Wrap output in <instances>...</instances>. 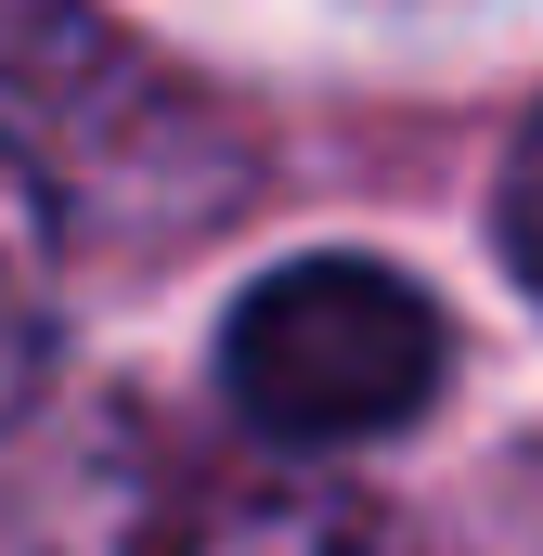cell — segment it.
Segmentation results:
<instances>
[{
	"instance_id": "obj_4",
	"label": "cell",
	"mask_w": 543,
	"mask_h": 556,
	"mask_svg": "<svg viewBox=\"0 0 543 556\" xmlns=\"http://www.w3.org/2000/svg\"><path fill=\"white\" fill-rule=\"evenodd\" d=\"M505 233H518V273L543 285V130L518 142V181H505Z\"/></svg>"
},
{
	"instance_id": "obj_3",
	"label": "cell",
	"mask_w": 543,
	"mask_h": 556,
	"mask_svg": "<svg viewBox=\"0 0 543 556\" xmlns=\"http://www.w3.org/2000/svg\"><path fill=\"white\" fill-rule=\"evenodd\" d=\"M52 285H65V233H52V181L0 142V402L39 376L52 337Z\"/></svg>"
},
{
	"instance_id": "obj_2",
	"label": "cell",
	"mask_w": 543,
	"mask_h": 556,
	"mask_svg": "<svg viewBox=\"0 0 543 556\" xmlns=\"http://www.w3.org/2000/svg\"><path fill=\"white\" fill-rule=\"evenodd\" d=\"M142 556H402L376 518V492H350L324 453H272V466H207L155 505Z\"/></svg>"
},
{
	"instance_id": "obj_1",
	"label": "cell",
	"mask_w": 543,
	"mask_h": 556,
	"mask_svg": "<svg viewBox=\"0 0 543 556\" xmlns=\"http://www.w3.org/2000/svg\"><path fill=\"white\" fill-rule=\"evenodd\" d=\"M453 376V324L440 298L363 247H324V260H285L233 298L220 324V389L233 415L260 427L272 453H363V440H402Z\"/></svg>"
}]
</instances>
